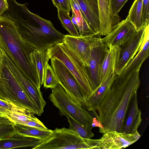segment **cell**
I'll return each mask as SVG.
<instances>
[{
	"label": "cell",
	"mask_w": 149,
	"mask_h": 149,
	"mask_svg": "<svg viewBox=\"0 0 149 149\" xmlns=\"http://www.w3.org/2000/svg\"><path fill=\"white\" fill-rule=\"evenodd\" d=\"M133 25L126 19L120 21L105 36L102 38L108 48L120 47L127 42L136 32Z\"/></svg>",
	"instance_id": "obj_12"
},
{
	"label": "cell",
	"mask_w": 149,
	"mask_h": 149,
	"mask_svg": "<svg viewBox=\"0 0 149 149\" xmlns=\"http://www.w3.org/2000/svg\"><path fill=\"white\" fill-rule=\"evenodd\" d=\"M58 16L62 27L69 33V35L74 36H79L77 30L72 23L70 13L57 10Z\"/></svg>",
	"instance_id": "obj_27"
},
{
	"label": "cell",
	"mask_w": 149,
	"mask_h": 149,
	"mask_svg": "<svg viewBox=\"0 0 149 149\" xmlns=\"http://www.w3.org/2000/svg\"><path fill=\"white\" fill-rule=\"evenodd\" d=\"M91 29L95 34L100 33L99 15L97 0H74Z\"/></svg>",
	"instance_id": "obj_18"
},
{
	"label": "cell",
	"mask_w": 149,
	"mask_h": 149,
	"mask_svg": "<svg viewBox=\"0 0 149 149\" xmlns=\"http://www.w3.org/2000/svg\"><path fill=\"white\" fill-rule=\"evenodd\" d=\"M139 71L122 79L116 78L101 102L96 116L103 129L100 132H122L129 104L140 85Z\"/></svg>",
	"instance_id": "obj_1"
},
{
	"label": "cell",
	"mask_w": 149,
	"mask_h": 149,
	"mask_svg": "<svg viewBox=\"0 0 149 149\" xmlns=\"http://www.w3.org/2000/svg\"><path fill=\"white\" fill-rule=\"evenodd\" d=\"M24 125L42 129H48L41 121L36 117L32 120L27 121Z\"/></svg>",
	"instance_id": "obj_35"
},
{
	"label": "cell",
	"mask_w": 149,
	"mask_h": 149,
	"mask_svg": "<svg viewBox=\"0 0 149 149\" xmlns=\"http://www.w3.org/2000/svg\"><path fill=\"white\" fill-rule=\"evenodd\" d=\"M141 136L137 130L132 133L109 131L103 134L98 139L99 147L104 149L124 148L136 142Z\"/></svg>",
	"instance_id": "obj_10"
},
{
	"label": "cell",
	"mask_w": 149,
	"mask_h": 149,
	"mask_svg": "<svg viewBox=\"0 0 149 149\" xmlns=\"http://www.w3.org/2000/svg\"><path fill=\"white\" fill-rule=\"evenodd\" d=\"M99 139L82 137L65 127L56 128L51 134L32 149H99Z\"/></svg>",
	"instance_id": "obj_6"
},
{
	"label": "cell",
	"mask_w": 149,
	"mask_h": 149,
	"mask_svg": "<svg viewBox=\"0 0 149 149\" xmlns=\"http://www.w3.org/2000/svg\"><path fill=\"white\" fill-rule=\"evenodd\" d=\"M15 124L24 125L27 121L33 119L35 116L33 114L18 111H11L6 116Z\"/></svg>",
	"instance_id": "obj_29"
},
{
	"label": "cell",
	"mask_w": 149,
	"mask_h": 149,
	"mask_svg": "<svg viewBox=\"0 0 149 149\" xmlns=\"http://www.w3.org/2000/svg\"><path fill=\"white\" fill-rule=\"evenodd\" d=\"M149 56V24L146 27L143 40L140 48L133 59L123 69L117 78H123L136 71Z\"/></svg>",
	"instance_id": "obj_15"
},
{
	"label": "cell",
	"mask_w": 149,
	"mask_h": 149,
	"mask_svg": "<svg viewBox=\"0 0 149 149\" xmlns=\"http://www.w3.org/2000/svg\"><path fill=\"white\" fill-rule=\"evenodd\" d=\"M42 140L37 138L26 136L17 133L0 141V149L31 147V148L40 143Z\"/></svg>",
	"instance_id": "obj_20"
},
{
	"label": "cell",
	"mask_w": 149,
	"mask_h": 149,
	"mask_svg": "<svg viewBox=\"0 0 149 149\" xmlns=\"http://www.w3.org/2000/svg\"><path fill=\"white\" fill-rule=\"evenodd\" d=\"M149 0H143L142 15L143 19L146 26L149 24Z\"/></svg>",
	"instance_id": "obj_34"
},
{
	"label": "cell",
	"mask_w": 149,
	"mask_h": 149,
	"mask_svg": "<svg viewBox=\"0 0 149 149\" xmlns=\"http://www.w3.org/2000/svg\"><path fill=\"white\" fill-rule=\"evenodd\" d=\"M128 0H111V6L113 14L119 16V13Z\"/></svg>",
	"instance_id": "obj_33"
},
{
	"label": "cell",
	"mask_w": 149,
	"mask_h": 149,
	"mask_svg": "<svg viewBox=\"0 0 149 149\" xmlns=\"http://www.w3.org/2000/svg\"><path fill=\"white\" fill-rule=\"evenodd\" d=\"M15 125L6 116H0V141L17 133Z\"/></svg>",
	"instance_id": "obj_28"
},
{
	"label": "cell",
	"mask_w": 149,
	"mask_h": 149,
	"mask_svg": "<svg viewBox=\"0 0 149 149\" xmlns=\"http://www.w3.org/2000/svg\"><path fill=\"white\" fill-rule=\"evenodd\" d=\"M65 116L67 118L69 123V129L77 132L82 137L90 139L93 137L94 134L92 131V127H86L81 124L68 114Z\"/></svg>",
	"instance_id": "obj_26"
},
{
	"label": "cell",
	"mask_w": 149,
	"mask_h": 149,
	"mask_svg": "<svg viewBox=\"0 0 149 149\" xmlns=\"http://www.w3.org/2000/svg\"><path fill=\"white\" fill-rule=\"evenodd\" d=\"M31 62L36 70L40 82L43 85L45 68L50 59L47 50L35 49L30 54Z\"/></svg>",
	"instance_id": "obj_22"
},
{
	"label": "cell",
	"mask_w": 149,
	"mask_h": 149,
	"mask_svg": "<svg viewBox=\"0 0 149 149\" xmlns=\"http://www.w3.org/2000/svg\"><path fill=\"white\" fill-rule=\"evenodd\" d=\"M142 120L141 112L138 108L137 93L132 98L130 108L125 120L122 132L132 133L137 131Z\"/></svg>",
	"instance_id": "obj_21"
},
{
	"label": "cell",
	"mask_w": 149,
	"mask_h": 149,
	"mask_svg": "<svg viewBox=\"0 0 149 149\" xmlns=\"http://www.w3.org/2000/svg\"><path fill=\"white\" fill-rule=\"evenodd\" d=\"M0 98L38 116L37 107L3 59L0 73Z\"/></svg>",
	"instance_id": "obj_5"
},
{
	"label": "cell",
	"mask_w": 149,
	"mask_h": 149,
	"mask_svg": "<svg viewBox=\"0 0 149 149\" xmlns=\"http://www.w3.org/2000/svg\"><path fill=\"white\" fill-rule=\"evenodd\" d=\"M117 76L116 72H112L101 82L99 86L85 100L84 106L96 116V111L103 98L111 88Z\"/></svg>",
	"instance_id": "obj_17"
},
{
	"label": "cell",
	"mask_w": 149,
	"mask_h": 149,
	"mask_svg": "<svg viewBox=\"0 0 149 149\" xmlns=\"http://www.w3.org/2000/svg\"><path fill=\"white\" fill-rule=\"evenodd\" d=\"M101 36L98 33L94 34L93 36L88 64L86 67L93 91L100 84L99 77L100 69L108 49L102 42Z\"/></svg>",
	"instance_id": "obj_9"
},
{
	"label": "cell",
	"mask_w": 149,
	"mask_h": 149,
	"mask_svg": "<svg viewBox=\"0 0 149 149\" xmlns=\"http://www.w3.org/2000/svg\"><path fill=\"white\" fill-rule=\"evenodd\" d=\"M8 9L7 0H0V17Z\"/></svg>",
	"instance_id": "obj_36"
},
{
	"label": "cell",
	"mask_w": 149,
	"mask_h": 149,
	"mask_svg": "<svg viewBox=\"0 0 149 149\" xmlns=\"http://www.w3.org/2000/svg\"><path fill=\"white\" fill-rule=\"evenodd\" d=\"M51 66L60 84L71 98L81 107L84 106L85 101L79 85L74 77L58 58L52 57Z\"/></svg>",
	"instance_id": "obj_8"
},
{
	"label": "cell",
	"mask_w": 149,
	"mask_h": 149,
	"mask_svg": "<svg viewBox=\"0 0 149 149\" xmlns=\"http://www.w3.org/2000/svg\"><path fill=\"white\" fill-rule=\"evenodd\" d=\"M15 127L17 133L42 140L47 138L53 131L49 129H42L17 123L15 124Z\"/></svg>",
	"instance_id": "obj_24"
},
{
	"label": "cell",
	"mask_w": 149,
	"mask_h": 149,
	"mask_svg": "<svg viewBox=\"0 0 149 149\" xmlns=\"http://www.w3.org/2000/svg\"><path fill=\"white\" fill-rule=\"evenodd\" d=\"M143 1H134L126 18L133 25L136 31L145 28L146 26L143 22L142 15Z\"/></svg>",
	"instance_id": "obj_23"
},
{
	"label": "cell",
	"mask_w": 149,
	"mask_h": 149,
	"mask_svg": "<svg viewBox=\"0 0 149 149\" xmlns=\"http://www.w3.org/2000/svg\"><path fill=\"white\" fill-rule=\"evenodd\" d=\"M3 51L0 46V73L1 67L3 61Z\"/></svg>",
	"instance_id": "obj_38"
},
{
	"label": "cell",
	"mask_w": 149,
	"mask_h": 149,
	"mask_svg": "<svg viewBox=\"0 0 149 149\" xmlns=\"http://www.w3.org/2000/svg\"><path fill=\"white\" fill-rule=\"evenodd\" d=\"M8 65L26 93L37 107L38 116L41 115L44 112L46 102L43 98L40 88L36 86L29 80L13 62L9 61Z\"/></svg>",
	"instance_id": "obj_11"
},
{
	"label": "cell",
	"mask_w": 149,
	"mask_h": 149,
	"mask_svg": "<svg viewBox=\"0 0 149 149\" xmlns=\"http://www.w3.org/2000/svg\"><path fill=\"white\" fill-rule=\"evenodd\" d=\"M51 89L49 99L53 105L58 109L61 116L68 114L84 126L92 127L93 117L74 101L60 84Z\"/></svg>",
	"instance_id": "obj_7"
},
{
	"label": "cell",
	"mask_w": 149,
	"mask_h": 149,
	"mask_svg": "<svg viewBox=\"0 0 149 149\" xmlns=\"http://www.w3.org/2000/svg\"><path fill=\"white\" fill-rule=\"evenodd\" d=\"M8 9L3 15L16 24L22 38L35 49L46 50L63 42L64 35L54 27L51 22L29 11L26 3L7 0Z\"/></svg>",
	"instance_id": "obj_2"
},
{
	"label": "cell",
	"mask_w": 149,
	"mask_h": 149,
	"mask_svg": "<svg viewBox=\"0 0 149 149\" xmlns=\"http://www.w3.org/2000/svg\"><path fill=\"white\" fill-rule=\"evenodd\" d=\"M121 48L117 46L108 48L101 64L99 72L100 83L112 72H116L120 56Z\"/></svg>",
	"instance_id": "obj_19"
},
{
	"label": "cell",
	"mask_w": 149,
	"mask_h": 149,
	"mask_svg": "<svg viewBox=\"0 0 149 149\" xmlns=\"http://www.w3.org/2000/svg\"><path fill=\"white\" fill-rule=\"evenodd\" d=\"M70 1L72 13L74 14L77 22L76 28L78 30L79 35L87 36L95 34L87 24L77 4L74 0H70Z\"/></svg>",
	"instance_id": "obj_25"
},
{
	"label": "cell",
	"mask_w": 149,
	"mask_h": 149,
	"mask_svg": "<svg viewBox=\"0 0 149 149\" xmlns=\"http://www.w3.org/2000/svg\"><path fill=\"white\" fill-rule=\"evenodd\" d=\"M145 27L137 31L129 40L120 47L119 61L116 71L117 75L139 51L143 40Z\"/></svg>",
	"instance_id": "obj_13"
},
{
	"label": "cell",
	"mask_w": 149,
	"mask_h": 149,
	"mask_svg": "<svg viewBox=\"0 0 149 149\" xmlns=\"http://www.w3.org/2000/svg\"><path fill=\"white\" fill-rule=\"evenodd\" d=\"M94 34L77 36L64 35L63 41L75 53L86 67L88 64L92 40Z\"/></svg>",
	"instance_id": "obj_14"
},
{
	"label": "cell",
	"mask_w": 149,
	"mask_h": 149,
	"mask_svg": "<svg viewBox=\"0 0 149 149\" xmlns=\"http://www.w3.org/2000/svg\"><path fill=\"white\" fill-rule=\"evenodd\" d=\"M92 127H99V132L102 130L103 129V126L101 123L97 119L96 117L93 118Z\"/></svg>",
	"instance_id": "obj_37"
},
{
	"label": "cell",
	"mask_w": 149,
	"mask_h": 149,
	"mask_svg": "<svg viewBox=\"0 0 149 149\" xmlns=\"http://www.w3.org/2000/svg\"><path fill=\"white\" fill-rule=\"evenodd\" d=\"M99 15L100 33L102 36L108 34L120 21L119 16L112 12L111 0H97Z\"/></svg>",
	"instance_id": "obj_16"
},
{
	"label": "cell",
	"mask_w": 149,
	"mask_h": 149,
	"mask_svg": "<svg viewBox=\"0 0 149 149\" xmlns=\"http://www.w3.org/2000/svg\"><path fill=\"white\" fill-rule=\"evenodd\" d=\"M0 46L24 76L40 88L36 70L30 57L35 49L23 40L15 23L3 14L0 17Z\"/></svg>",
	"instance_id": "obj_3"
},
{
	"label": "cell",
	"mask_w": 149,
	"mask_h": 149,
	"mask_svg": "<svg viewBox=\"0 0 149 149\" xmlns=\"http://www.w3.org/2000/svg\"><path fill=\"white\" fill-rule=\"evenodd\" d=\"M11 111L30 112L26 110L18 107L8 101L0 98V116H6Z\"/></svg>",
	"instance_id": "obj_31"
},
{
	"label": "cell",
	"mask_w": 149,
	"mask_h": 149,
	"mask_svg": "<svg viewBox=\"0 0 149 149\" xmlns=\"http://www.w3.org/2000/svg\"><path fill=\"white\" fill-rule=\"evenodd\" d=\"M52 1L57 10L68 13H70L71 11L70 0H52Z\"/></svg>",
	"instance_id": "obj_32"
},
{
	"label": "cell",
	"mask_w": 149,
	"mask_h": 149,
	"mask_svg": "<svg viewBox=\"0 0 149 149\" xmlns=\"http://www.w3.org/2000/svg\"><path fill=\"white\" fill-rule=\"evenodd\" d=\"M50 58L59 60L76 79L85 100L93 90L86 67L79 57L63 42L56 44L47 50Z\"/></svg>",
	"instance_id": "obj_4"
},
{
	"label": "cell",
	"mask_w": 149,
	"mask_h": 149,
	"mask_svg": "<svg viewBox=\"0 0 149 149\" xmlns=\"http://www.w3.org/2000/svg\"><path fill=\"white\" fill-rule=\"evenodd\" d=\"M58 82L51 66L48 63L46 67L44 75L43 84L46 88L56 87Z\"/></svg>",
	"instance_id": "obj_30"
}]
</instances>
